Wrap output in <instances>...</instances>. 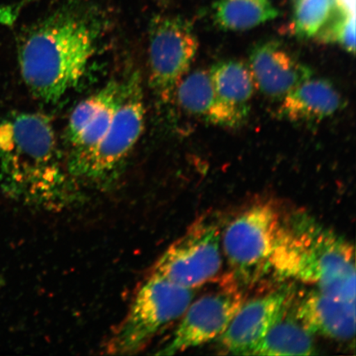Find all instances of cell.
<instances>
[{"instance_id":"30bf717a","label":"cell","mask_w":356,"mask_h":356,"mask_svg":"<svg viewBox=\"0 0 356 356\" xmlns=\"http://www.w3.org/2000/svg\"><path fill=\"white\" fill-rule=\"evenodd\" d=\"M221 291L209 293L189 305L172 340L158 351L176 355L220 337L243 305V297L234 279Z\"/></svg>"},{"instance_id":"6da1fadb","label":"cell","mask_w":356,"mask_h":356,"mask_svg":"<svg viewBox=\"0 0 356 356\" xmlns=\"http://www.w3.org/2000/svg\"><path fill=\"white\" fill-rule=\"evenodd\" d=\"M104 20L97 8L69 0L21 33L20 72L35 99L54 104L77 86L99 47Z\"/></svg>"},{"instance_id":"52a82bcc","label":"cell","mask_w":356,"mask_h":356,"mask_svg":"<svg viewBox=\"0 0 356 356\" xmlns=\"http://www.w3.org/2000/svg\"><path fill=\"white\" fill-rule=\"evenodd\" d=\"M197 35L179 17L156 16L149 32V82L160 101L172 99L198 50Z\"/></svg>"},{"instance_id":"e0dca14e","label":"cell","mask_w":356,"mask_h":356,"mask_svg":"<svg viewBox=\"0 0 356 356\" xmlns=\"http://www.w3.org/2000/svg\"><path fill=\"white\" fill-rule=\"evenodd\" d=\"M213 10L218 26L228 31L252 29L279 16L270 0H218Z\"/></svg>"},{"instance_id":"ba28073f","label":"cell","mask_w":356,"mask_h":356,"mask_svg":"<svg viewBox=\"0 0 356 356\" xmlns=\"http://www.w3.org/2000/svg\"><path fill=\"white\" fill-rule=\"evenodd\" d=\"M221 234L215 220H197L164 252L153 274L193 289L211 282L222 266Z\"/></svg>"},{"instance_id":"44dd1931","label":"cell","mask_w":356,"mask_h":356,"mask_svg":"<svg viewBox=\"0 0 356 356\" xmlns=\"http://www.w3.org/2000/svg\"><path fill=\"white\" fill-rule=\"evenodd\" d=\"M2 284V280H1V278H0V284Z\"/></svg>"},{"instance_id":"8992f818","label":"cell","mask_w":356,"mask_h":356,"mask_svg":"<svg viewBox=\"0 0 356 356\" xmlns=\"http://www.w3.org/2000/svg\"><path fill=\"white\" fill-rule=\"evenodd\" d=\"M280 219L267 204H256L236 216L221 234V244L235 280L254 284L270 269Z\"/></svg>"},{"instance_id":"3957f363","label":"cell","mask_w":356,"mask_h":356,"mask_svg":"<svg viewBox=\"0 0 356 356\" xmlns=\"http://www.w3.org/2000/svg\"><path fill=\"white\" fill-rule=\"evenodd\" d=\"M270 269L279 277L314 284L328 295L355 302L354 247L308 213L280 220Z\"/></svg>"},{"instance_id":"9c48e42d","label":"cell","mask_w":356,"mask_h":356,"mask_svg":"<svg viewBox=\"0 0 356 356\" xmlns=\"http://www.w3.org/2000/svg\"><path fill=\"white\" fill-rule=\"evenodd\" d=\"M123 83L124 77L111 80L80 102L70 115L65 158L70 175L77 181L109 130L122 99Z\"/></svg>"},{"instance_id":"2e32d148","label":"cell","mask_w":356,"mask_h":356,"mask_svg":"<svg viewBox=\"0 0 356 356\" xmlns=\"http://www.w3.org/2000/svg\"><path fill=\"white\" fill-rule=\"evenodd\" d=\"M209 72L219 99L246 119L256 88L248 66L238 60H225L217 62Z\"/></svg>"},{"instance_id":"8fae6325","label":"cell","mask_w":356,"mask_h":356,"mask_svg":"<svg viewBox=\"0 0 356 356\" xmlns=\"http://www.w3.org/2000/svg\"><path fill=\"white\" fill-rule=\"evenodd\" d=\"M291 289L282 288L240 307L224 333L220 342L233 355H251L270 329L284 317Z\"/></svg>"},{"instance_id":"7a4b0ae2","label":"cell","mask_w":356,"mask_h":356,"mask_svg":"<svg viewBox=\"0 0 356 356\" xmlns=\"http://www.w3.org/2000/svg\"><path fill=\"white\" fill-rule=\"evenodd\" d=\"M0 188L16 202L44 211L59 212L83 202L47 115L17 113L0 121Z\"/></svg>"},{"instance_id":"ac0fdd59","label":"cell","mask_w":356,"mask_h":356,"mask_svg":"<svg viewBox=\"0 0 356 356\" xmlns=\"http://www.w3.org/2000/svg\"><path fill=\"white\" fill-rule=\"evenodd\" d=\"M316 349L311 333L293 320L280 318L270 329L251 355H313Z\"/></svg>"},{"instance_id":"d6986e66","label":"cell","mask_w":356,"mask_h":356,"mask_svg":"<svg viewBox=\"0 0 356 356\" xmlns=\"http://www.w3.org/2000/svg\"><path fill=\"white\" fill-rule=\"evenodd\" d=\"M337 4L338 0H293V33L304 39L317 35Z\"/></svg>"},{"instance_id":"4fadbf2b","label":"cell","mask_w":356,"mask_h":356,"mask_svg":"<svg viewBox=\"0 0 356 356\" xmlns=\"http://www.w3.org/2000/svg\"><path fill=\"white\" fill-rule=\"evenodd\" d=\"M296 318L311 334L348 341L355 333V302L339 299L319 289L302 298Z\"/></svg>"},{"instance_id":"5b68a950","label":"cell","mask_w":356,"mask_h":356,"mask_svg":"<svg viewBox=\"0 0 356 356\" xmlns=\"http://www.w3.org/2000/svg\"><path fill=\"white\" fill-rule=\"evenodd\" d=\"M145 108L139 73L124 75L121 101L109 130L78 178L79 184L106 190L119 179L144 130Z\"/></svg>"},{"instance_id":"277c9868","label":"cell","mask_w":356,"mask_h":356,"mask_svg":"<svg viewBox=\"0 0 356 356\" xmlns=\"http://www.w3.org/2000/svg\"><path fill=\"white\" fill-rule=\"evenodd\" d=\"M193 297V289L152 273L108 340L106 353L123 355L140 353L160 331L184 316Z\"/></svg>"},{"instance_id":"9a60e30c","label":"cell","mask_w":356,"mask_h":356,"mask_svg":"<svg viewBox=\"0 0 356 356\" xmlns=\"http://www.w3.org/2000/svg\"><path fill=\"white\" fill-rule=\"evenodd\" d=\"M282 101V115L293 122L322 121L342 106L335 86L327 79L313 76L293 88Z\"/></svg>"},{"instance_id":"7c38bea8","label":"cell","mask_w":356,"mask_h":356,"mask_svg":"<svg viewBox=\"0 0 356 356\" xmlns=\"http://www.w3.org/2000/svg\"><path fill=\"white\" fill-rule=\"evenodd\" d=\"M248 68L257 88L273 99L282 100L313 71L277 41H265L252 48Z\"/></svg>"},{"instance_id":"ffe728a7","label":"cell","mask_w":356,"mask_h":356,"mask_svg":"<svg viewBox=\"0 0 356 356\" xmlns=\"http://www.w3.org/2000/svg\"><path fill=\"white\" fill-rule=\"evenodd\" d=\"M324 42H337L346 50L355 52L354 16L349 8L337 4L330 19L318 33Z\"/></svg>"},{"instance_id":"5bb4252c","label":"cell","mask_w":356,"mask_h":356,"mask_svg":"<svg viewBox=\"0 0 356 356\" xmlns=\"http://www.w3.org/2000/svg\"><path fill=\"white\" fill-rule=\"evenodd\" d=\"M172 99L186 113L216 126L234 127L244 121L217 96L207 70L186 74L178 83Z\"/></svg>"}]
</instances>
